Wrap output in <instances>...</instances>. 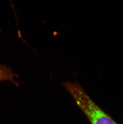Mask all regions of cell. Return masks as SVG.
<instances>
[{"label": "cell", "mask_w": 123, "mask_h": 124, "mask_svg": "<svg viewBox=\"0 0 123 124\" xmlns=\"http://www.w3.org/2000/svg\"><path fill=\"white\" fill-rule=\"evenodd\" d=\"M62 84L91 124H118L94 102L78 82L64 81Z\"/></svg>", "instance_id": "6da1fadb"}, {"label": "cell", "mask_w": 123, "mask_h": 124, "mask_svg": "<svg viewBox=\"0 0 123 124\" xmlns=\"http://www.w3.org/2000/svg\"><path fill=\"white\" fill-rule=\"evenodd\" d=\"M16 77H17V75L9 67L0 64V82L9 81L17 85L18 83L15 81V78Z\"/></svg>", "instance_id": "7a4b0ae2"}]
</instances>
